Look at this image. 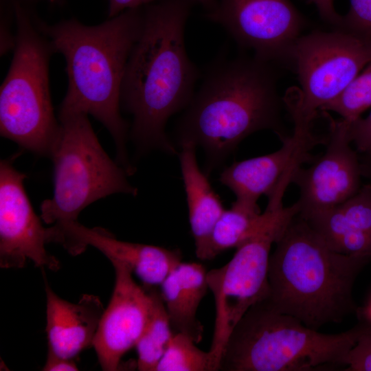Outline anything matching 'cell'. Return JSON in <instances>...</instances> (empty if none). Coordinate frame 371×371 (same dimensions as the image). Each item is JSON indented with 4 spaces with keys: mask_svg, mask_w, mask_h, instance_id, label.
<instances>
[{
    "mask_svg": "<svg viewBox=\"0 0 371 371\" xmlns=\"http://www.w3.org/2000/svg\"><path fill=\"white\" fill-rule=\"evenodd\" d=\"M192 0H157L143 7L140 34L127 61L121 106L133 116L131 137L142 150H177L165 126L193 98L197 69L184 33Z\"/></svg>",
    "mask_w": 371,
    "mask_h": 371,
    "instance_id": "6da1fadb",
    "label": "cell"
},
{
    "mask_svg": "<svg viewBox=\"0 0 371 371\" xmlns=\"http://www.w3.org/2000/svg\"><path fill=\"white\" fill-rule=\"evenodd\" d=\"M35 23L66 62L68 87L59 113L92 115L111 135L117 161L134 169L126 150L128 124L120 114L122 80L143 24V7L127 10L103 23L87 25L76 19L49 25L33 12Z\"/></svg>",
    "mask_w": 371,
    "mask_h": 371,
    "instance_id": "7a4b0ae2",
    "label": "cell"
},
{
    "mask_svg": "<svg viewBox=\"0 0 371 371\" xmlns=\"http://www.w3.org/2000/svg\"><path fill=\"white\" fill-rule=\"evenodd\" d=\"M188 106L177 125V143L203 149L206 174L257 131L271 130L280 140L287 136L273 63L254 56L226 61L212 70Z\"/></svg>",
    "mask_w": 371,
    "mask_h": 371,
    "instance_id": "3957f363",
    "label": "cell"
},
{
    "mask_svg": "<svg viewBox=\"0 0 371 371\" xmlns=\"http://www.w3.org/2000/svg\"><path fill=\"white\" fill-rule=\"evenodd\" d=\"M275 245L266 300L276 310L315 330L356 310L353 285L371 256L332 250L298 214Z\"/></svg>",
    "mask_w": 371,
    "mask_h": 371,
    "instance_id": "277c9868",
    "label": "cell"
},
{
    "mask_svg": "<svg viewBox=\"0 0 371 371\" xmlns=\"http://www.w3.org/2000/svg\"><path fill=\"white\" fill-rule=\"evenodd\" d=\"M362 327L320 333L265 299L251 306L232 330L219 370L309 371L344 366Z\"/></svg>",
    "mask_w": 371,
    "mask_h": 371,
    "instance_id": "5b68a950",
    "label": "cell"
},
{
    "mask_svg": "<svg viewBox=\"0 0 371 371\" xmlns=\"http://www.w3.org/2000/svg\"><path fill=\"white\" fill-rule=\"evenodd\" d=\"M12 3L16 43L0 89V133L25 150L50 157L60 133L49 90V60L55 52L36 26L34 10Z\"/></svg>",
    "mask_w": 371,
    "mask_h": 371,
    "instance_id": "8992f818",
    "label": "cell"
},
{
    "mask_svg": "<svg viewBox=\"0 0 371 371\" xmlns=\"http://www.w3.org/2000/svg\"><path fill=\"white\" fill-rule=\"evenodd\" d=\"M60 133L50 158L54 164V193L43 201L41 218L63 226L78 221L91 203L115 193L136 196L126 170L104 150L88 115L59 113Z\"/></svg>",
    "mask_w": 371,
    "mask_h": 371,
    "instance_id": "52a82bcc",
    "label": "cell"
},
{
    "mask_svg": "<svg viewBox=\"0 0 371 371\" xmlns=\"http://www.w3.org/2000/svg\"><path fill=\"white\" fill-rule=\"evenodd\" d=\"M371 61V32L346 27L302 34L286 63L301 89L284 100L294 128L311 131L318 111L335 100Z\"/></svg>",
    "mask_w": 371,
    "mask_h": 371,
    "instance_id": "ba28073f",
    "label": "cell"
},
{
    "mask_svg": "<svg viewBox=\"0 0 371 371\" xmlns=\"http://www.w3.org/2000/svg\"><path fill=\"white\" fill-rule=\"evenodd\" d=\"M298 211L295 203L284 207L282 197L268 198L259 224L236 249L232 259L223 267L207 271L216 310L210 351L218 366L224 347L238 322L251 306L269 297L271 247Z\"/></svg>",
    "mask_w": 371,
    "mask_h": 371,
    "instance_id": "9c48e42d",
    "label": "cell"
},
{
    "mask_svg": "<svg viewBox=\"0 0 371 371\" xmlns=\"http://www.w3.org/2000/svg\"><path fill=\"white\" fill-rule=\"evenodd\" d=\"M207 17L225 28L240 47L272 63H286L307 25L290 0H218Z\"/></svg>",
    "mask_w": 371,
    "mask_h": 371,
    "instance_id": "30bf717a",
    "label": "cell"
},
{
    "mask_svg": "<svg viewBox=\"0 0 371 371\" xmlns=\"http://www.w3.org/2000/svg\"><path fill=\"white\" fill-rule=\"evenodd\" d=\"M348 125L343 119H331L324 153L308 167L294 171L291 183L299 189V215L335 207L361 188V163L351 147Z\"/></svg>",
    "mask_w": 371,
    "mask_h": 371,
    "instance_id": "8fae6325",
    "label": "cell"
},
{
    "mask_svg": "<svg viewBox=\"0 0 371 371\" xmlns=\"http://www.w3.org/2000/svg\"><path fill=\"white\" fill-rule=\"evenodd\" d=\"M26 176L9 160L0 163V265L22 268L27 260L56 271L59 261L49 254L48 228L34 212L23 186Z\"/></svg>",
    "mask_w": 371,
    "mask_h": 371,
    "instance_id": "7c38bea8",
    "label": "cell"
},
{
    "mask_svg": "<svg viewBox=\"0 0 371 371\" xmlns=\"http://www.w3.org/2000/svg\"><path fill=\"white\" fill-rule=\"evenodd\" d=\"M110 261L115 273L114 289L92 344L104 371L120 370L122 357L135 347L144 329L151 306L148 288L133 280L126 264Z\"/></svg>",
    "mask_w": 371,
    "mask_h": 371,
    "instance_id": "4fadbf2b",
    "label": "cell"
},
{
    "mask_svg": "<svg viewBox=\"0 0 371 371\" xmlns=\"http://www.w3.org/2000/svg\"><path fill=\"white\" fill-rule=\"evenodd\" d=\"M50 227L52 243L62 245L69 254L76 256L92 246L109 260L126 264L146 286L160 285L181 262L179 249L122 241L102 227L89 228L78 221Z\"/></svg>",
    "mask_w": 371,
    "mask_h": 371,
    "instance_id": "5bb4252c",
    "label": "cell"
},
{
    "mask_svg": "<svg viewBox=\"0 0 371 371\" xmlns=\"http://www.w3.org/2000/svg\"><path fill=\"white\" fill-rule=\"evenodd\" d=\"M278 150L262 156L235 161L221 172L219 181L235 194L236 201L256 205L262 195L269 196L302 164L312 159L311 150L323 142L312 132L293 131L281 140Z\"/></svg>",
    "mask_w": 371,
    "mask_h": 371,
    "instance_id": "9a60e30c",
    "label": "cell"
},
{
    "mask_svg": "<svg viewBox=\"0 0 371 371\" xmlns=\"http://www.w3.org/2000/svg\"><path fill=\"white\" fill-rule=\"evenodd\" d=\"M48 350L74 359L92 346L104 308L98 296L85 294L77 303L58 296L45 281Z\"/></svg>",
    "mask_w": 371,
    "mask_h": 371,
    "instance_id": "2e32d148",
    "label": "cell"
},
{
    "mask_svg": "<svg viewBox=\"0 0 371 371\" xmlns=\"http://www.w3.org/2000/svg\"><path fill=\"white\" fill-rule=\"evenodd\" d=\"M174 333L190 337L197 344L202 341L203 326L196 317L202 299L209 289L207 271L198 262H181L160 284Z\"/></svg>",
    "mask_w": 371,
    "mask_h": 371,
    "instance_id": "e0dca14e",
    "label": "cell"
},
{
    "mask_svg": "<svg viewBox=\"0 0 371 371\" xmlns=\"http://www.w3.org/2000/svg\"><path fill=\"white\" fill-rule=\"evenodd\" d=\"M180 147L179 161L189 223L194 240L196 256L201 259L213 228L225 209L212 189L207 174L199 166L196 146L184 144Z\"/></svg>",
    "mask_w": 371,
    "mask_h": 371,
    "instance_id": "ac0fdd59",
    "label": "cell"
},
{
    "mask_svg": "<svg viewBox=\"0 0 371 371\" xmlns=\"http://www.w3.org/2000/svg\"><path fill=\"white\" fill-rule=\"evenodd\" d=\"M300 216L332 250L345 255L371 256V234L352 225L337 205Z\"/></svg>",
    "mask_w": 371,
    "mask_h": 371,
    "instance_id": "d6986e66",
    "label": "cell"
},
{
    "mask_svg": "<svg viewBox=\"0 0 371 371\" xmlns=\"http://www.w3.org/2000/svg\"><path fill=\"white\" fill-rule=\"evenodd\" d=\"M261 218L258 205L235 201L216 223L201 260H212L227 249H236L253 233Z\"/></svg>",
    "mask_w": 371,
    "mask_h": 371,
    "instance_id": "ffe728a7",
    "label": "cell"
},
{
    "mask_svg": "<svg viewBox=\"0 0 371 371\" xmlns=\"http://www.w3.org/2000/svg\"><path fill=\"white\" fill-rule=\"evenodd\" d=\"M146 286L151 295V306L144 329L135 345L136 364L140 371H156L174 332L160 291L157 286Z\"/></svg>",
    "mask_w": 371,
    "mask_h": 371,
    "instance_id": "44dd1931",
    "label": "cell"
},
{
    "mask_svg": "<svg viewBox=\"0 0 371 371\" xmlns=\"http://www.w3.org/2000/svg\"><path fill=\"white\" fill-rule=\"evenodd\" d=\"M188 335L174 333L156 371H216L218 365L210 351L199 349Z\"/></svg>",
    "mask_w": 371,
    "mask_h": 371,
    "instance_id": "7402d4cb",
    "label": "cell"
},
{
    "mask_svg": "<svg viewBox=\"0 0 371 371\" xmlns=\"http://www.w3.org/2000/svg\"><path fill=\"white\" fill-rule=\"evenodd\" d=\"M371 107V61L345 89L321 111H333L349 122L359 118Z\"/></svg>",
    "mask_w": 371,
    "mask_h": 371,
    "instance_id": "603a6c76",
    "label": "cell"
},
{
    "mask_svg": "<svg viewBox=\"0 0 371 371\" xmlns=\"http://www.w3.org/2000/svg\"><path fill=\"white\" fill-rule=\"evenodd\" d=\"M344 366L346 370L371 371V325L362 327L355 344L345 358Z\"/></svg>",
    "mask_w": 371,
    "mask_h": 371,
    "instance_id": "cb8c5ba5",
    "label": "cell"
},
{
    "mask_svg": "<svg viewBox=\"0 0 371 371\" xmlns=\"http://www.w3.org/2000/svg\"><path fill=\"white\" fill-rule=\"evenodd\" d=\"M341 27L371 32V0H350V8L342 15Z\"/></svg>",
    "mask_w": 371,
    "mask_h": 371,
    "instance_id": "d4e9b609",
    "label": "cell"
},
{
    "mask_svg": "<svg viewBox=\"0 0 371 371\" xmlns=\"http://www.w3.org/2000/svg\"><path fill=\"white\" fill-rule=\"evenodd\" d=\"M348 136L358 150H371V110L366 117H360L349 122Z\"/></svg>",
    "mask_w": 371,
    "mask_h": 371,
    "instance_id": "484cf974",
    "label": "cell"
},
{
    "mask_svg": "<svg viewBox=\"0 0 371 371\" xmlns=\"http://www.w3.org/2000/svg\"><path fill=\"white\" fill-rule=\"evenodd\" d=\"M1 55L5 54L14 49L16 43V34L11 33V25L14 19L12 3L9 0H1Z\"/></svg>",
    "mask_w": 371,
    "mask_h": 371,
    "instance_id": "4316f807",
    "label": "cell"
},
{
    "mask_svg": "<svg viewBox=\"0 0 371 371\" xmlns=\"http://www.w3.org/2000/svg\"><path fill=\"white\" fill-rule=\"evenodd\" d=\"M316 7L320 17L333 27H340L342 15H340L334 6V0H308Z\"/></svg>",
    "mask_w": 371,
    "mask_h": 371,
    "instance_id": "83f0119b",
    "label": "cell"
},
{
    "mask_svg": "<svg viewBox=\"0 0 371 371\" xmlns=\"http://www.w3.org/2000/svg\"><path fill=\"white\" fill-rule=\"evenodd\" d=\"M157 0H109L107 16L114 17L122 12L130 10L142 8Z\"/></svg>",
    "mask_w": 371,
    "mask_h": 371,
    "instance_id": "f1b7e54d",
    "label": "cell"
},
{
    "mask_svg": "<svg viewBox=\"0 0 371 371\" xmlns=\"http://www.w3.org/2000/svg\"><path fill=\"white\" fill-rule=\"evenodd\" d=\"M74 359L60 357L48 350L46 361L43 368L44 371H74L78 370Z\"/></svg>",
    "mask_w": 371,
    "mask_h": 371,
    "instance_id": "f546056e",
    "label": "cell"
},
{
    "mask_svg": "<svg viewBox=\"0 0 371 371\" xmlns=\"http://www.w3.org/2000/svg\"><path fill=\"white\" fill-rule=\"evenodd\" d=\"M11 2H17L23 6L33 8V6L40 3H49L51 4H61L64 0H9Z\"/></svg>",
    "mask_w": 371,
    "mask_h": 371,
    "instance_id": "4dcf8cb0",
    "label": "cell"
},
{
    "mask_svg": "<svg viewBox=\"0 0 371 371\" xmlns=\"http://www.w3.org/2000/svg\"><path fill=\"white\" fill-rule=\"evenodd\" d=\"M365 153L366 154L365 162L361 163L362 175L371 177V150Z\"/></svg>",
    "mask_w": 371,
    "mask_h": 371,
    "instance_id": "1f68e13d",
    "label": "cell"
},
{
    "mask_svg": "<svg viewBox=\"0 0 371 371\" xmlns=\"http://www.w3.org/2000/svg\"><path fill=\"white\" fill-rule=\"evenodd\" d=\"M193 2L199 3L205 8L207 10L212 9L216 3V0H192Z\"/></svg>",
    "mask_w": 371,
    "mask_h": 371,
    "instance_id": "d6a6232c",
    "label": "cell"
},
{
    "mask_svg": "<svg viewBox=\"0 0 371 371\" xmlns=\"http://www.w3.org/2000/svg\"><path fill=\"white\" fill-rule=\"evenodd\" d=\"M363 315L371 323V299L367 306L364 309Z\"/></svg>",
    "mask_w": 371,
    "mask_h": 371,
    "instance_id": "836d02e7",
    "label": "cell"
}]
</instances>
